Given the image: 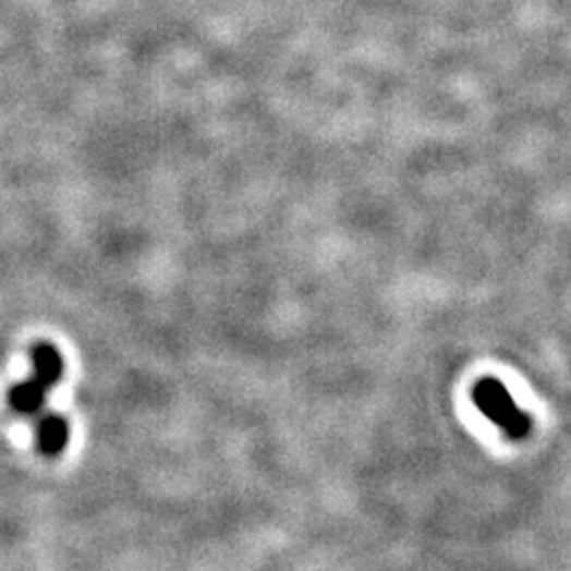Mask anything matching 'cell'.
<instances>
[{
    "mask_svg": "<svg viewBox=\"0 0 571 571\" xmlns=\"http://www.w3.org/2000/svg\"><path fill=\"white\" fill-rule=\"evenodd\" d=\"M474 404L478 411L503 429L510 438H523L532 429V420L517 406L514 398L496 379H483L474 388Z\"/></svg>",
    "mask_w": 571,
    "mask_h": 571,
    "instance_id": "cell-1",
    "label": "cell"
},
{
    "mask_svg": "<svg viewBox=\"0 0 571 571\" xmlns=\"http://www.w3.org/2000/svg\"><path fill=\"white\" fill-rule=\"evenodd\" d=\"M69 422L56 413H47L40 417L38 426H36V445L38 451L47 458H56L60 455L66 445H69Z\"/></svg>",
    "mask_w": 571,
    "mask_h": 571,
    "instance_id": "cell-2",
    "label": "cell"
},
{
    "mask_svg": "<svg viewBox=\"0 0 571 571\" xmlns=\"http://www.w3.org/2000/svg\"><path fill=\"white\" fill-rule=\"evenodd\" d=\"M64 375V357L51 343H38L33 350V377L49 390L60 384Z\"/></svg>",
    "mask_w": 571,
    "mask_h": 571,
    "instance_id": "cell-3",
    "label": "cell"
},
{
    "mask_svg": "<svg viewBox=\"0 0 571 571\" xmlns=\"http://www.w3.org/2000/svg\"><path fill=\"white\" fill-rule=\"evenodd\" d=\"M47 392H49V388L31 375V379L17 384L11 390L9 402H11L13 411H17L22 415H36L42 409V404H45Z\"/></svg>",
    "mask_w": 571,
    "mask_h": 571,
    "instance_id": "cell-4",
    "label": "cell"
}]
</instances>
